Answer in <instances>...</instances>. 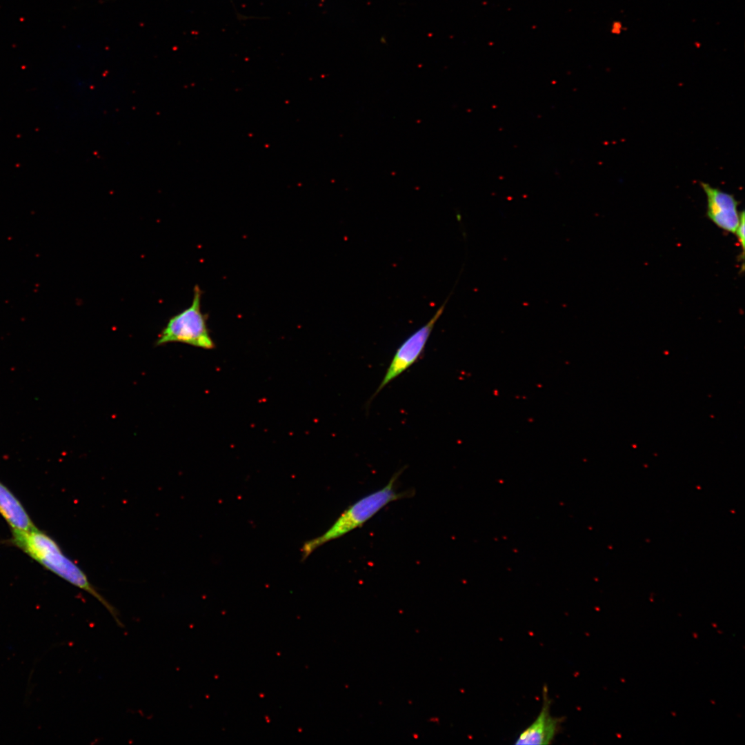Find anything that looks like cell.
<instances>
[{"mask_svg":"<svg viewBox=\"0 0 745 745\" xmlns=\"http://www.w3.org/2000/svg\"><path fill=\"white\" fill-rule=\"evenodd\" d=\"M542 695V708L538 715L532 724L519 734L515 744H550L557 735L563 718L551 714V700L546 686L543 688Z\"/></svg>","mask_w":745,"mask_h":745,"instance_id":"8992f818","label":"cell"},{"mask_svg":"<svg viewBox=\"0 0 745 745\" xmlns=\"http://www.w3.org/2000/svg\"><path fill=\"white\" fill-rule=\"evenodd\" d=\"M448 299L439 308L433 317L423 326L410 335L397 349L386 372L371 399L390 381L409 368L423 352L435 324L442 315Z\"/></svg>","mask_w":745,"mask_h":745,"instance_id":"277c9868","label":"cell"},{"mask_svg":"<svg viewBox=\"0 0 745 745\" xmlns=\"http://www.w3.org/2000/svg\"><path fill=\"white\" fill-rule=\"evenodd\" d=\"M744 228H745V226H744V212L742 211L741 212V215H740L739 223V225H738V226H737V228L736 229V231H735V234L737 236L738 243L739 244V246H741V248H742V261H744V244H745V230H744Z\"/></svg>","mask_w":745,"mask_h":745,"instance_id":"ba28073f","label":"cell"},{"mask_svg":"<svg viewBox=\"0 0 745 745\" xmlns=\"http://www.w3.org/2000/svg\"><path fill=\"white\" fill-rule=\"evenodd\" d=\"M706 196V215L719 228L735 234L740 220L738 201L731 194L702 182Z\"/></svg>","mask_w":745,"mask_h":745,"instance_id":"5b68a950","label":"cell"},{"mask_svg":"<svg viewBox=\"0 0 745 745\" xmlns=\"http://www.w3.org/2000/svg\"><path fill=\"white\" fill-rule=\"evenodd\" d=\"M7 542L21 549L46 569L95 597L108 610L116 624L123 627L117 608L97 591L86 575L63 554L51 537L35 527L26 531L12 530V537Z\"/></svg>","mask_w":745,"mask_h":745,"instance_id":"6da1fadb","label":"cell"},{"mask_svg":"<svg viewBox=\"0 0 745 745\" xmlns=\"http://www.w3.org/2000/svg\"><path fill=\"white\" fill-rule=\"evenodd\" d=\"M401 472V470L395 473L382 488L361 498L348 506L325 533L306 542L301 550L303 557H307L326 542L337 539L361 527L389 503L408 497L410 491L399 493L395 489V482Z\"/></svg>","mask_w":745,"mask_h":745,"instance_id":"7a4b0ae2","label":"cell"},{"mask_svg":"<svg viewBox=\"0 0 745 745\" xmlns=\"http://www.w3.org/2000/svg\"><path fill=\"white\" fill-rule=\"evenodd\" d=\"M0 515L12 530L26 531L36 527L21 501L1 481Z\"/></svg>","mask_w":745,"mask_h":745,"instance_id":"52a82bcc","label":"cell"},{"mask_svg":"<svg viewBox=\"0 0 745 745\" xmlns=\"http://www.w3.org/2000/svg\"><path fill=\"white\" fill-rule=\"evenodd\" d=\"M193 292L190 306L169 319L158 336L157 345L179 342L204 349L214 348L215 344L207 326V316L201 311L202 290L196 285Z\"/></svg>","mask_w":745,"mask_h":745,"instance_id":"3957f363","label":"cell"}]
</instances>
